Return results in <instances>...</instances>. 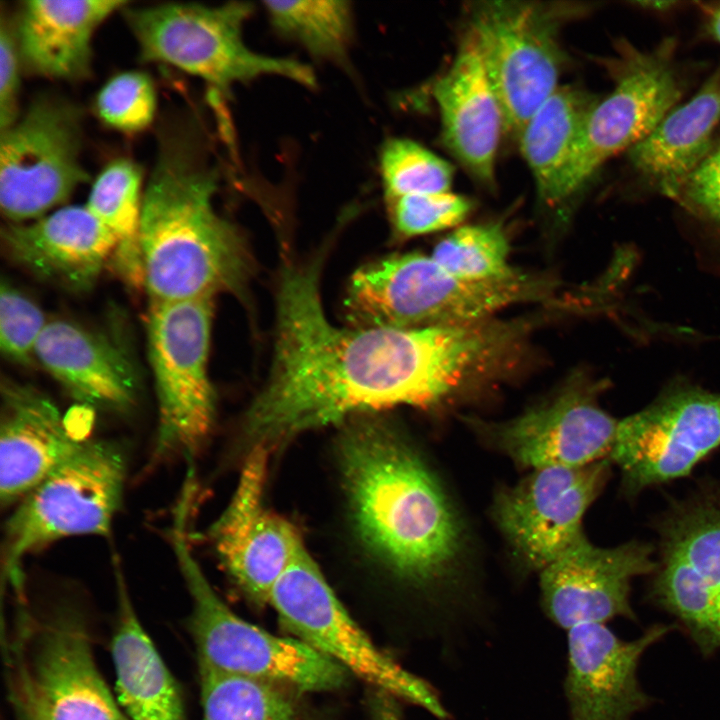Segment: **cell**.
Wrapping results in <instances>:
<instances>
[{"label": "cell", "instance_id": "6da1fadb", "mask_svg": "<svg viewBox=\"0 0 720 720\" xmlns=\"http://www.w3.org/2000/svg\"><path fill=\"white\" fill-rule=\"evenodd\" d=\"M318 267L282 272L271 375L244 420L251 447L270 450L371 411L439 408L451 383L454 356L438 328L333 325L321 303Z\"/></svg>", "mask_w": 720, "mask_h": 720}, {"label": "cell", "instance_id": "7a4b0ae2", "mask_svg": "<svg viewBox=\"0 0 720 720\" xmlns=\"http://www.w3.org/2000/svg\"><path fill=\"white\" fill-rule=\"evenodd\" d=\"M339 459L367 547L416 588L448 584L464 550V526L423 458L388 425L361 418L344 431Z\"/></svg>", "mask_w": 720, "mask_h": 720}, {"label": "cell", "instance_id": "3957f363", "mask_svg": "<svg viewBox=\"0 0 720 720\" xmlns=\"http://www.w3.org/2000/svg\"><path fill=\"white\" fill-rule=\"evenodd\" d=\"M217 187L218 174L194 127L164 128L141 208L144 288L151 303L243 290L250 258L238 230L214 208Z\"/></svg>", "mask_w": 720, "mask_h": 720}, {"label": "cell", "instance_id": "277c9868", "mask_svg": "<svg viewBox=\"0 0 720 720\" xmlns=\"http://www.w3.org/2000/svg\"><path fill=\"white\" fill-rule=\"evenodd\" d=\"M561 281L517 269L493 280H468L442 268L431 255H393L354 273L345 300L356 328L410 329L476 322L523 303H559Z\"/></svg>", "mask_w": 720, "mask_h": 720}, {"label": "cell", "instance_id": "5b68a950", "mask_svg": "<svg viewBox=\"0 0 720 720\" xmlns=\"http://www.w3.org/2000/svg\"><path fill=\"white\" fill-rule=\"evenodd\" d=\"M191 508L187 502L176 504L169 540L192 601L189 626L199 664L291 690L340 688L347 674L342 666L293 636H277L245 621L217 595L189 544Z\"/></svg>", "mask_w": 720, "mask_h": 720}, {"label": "cell", "instance_id": "8992f818", "mask_svg": "<svg viewBox=\"0 0 720 720\" xmlns=\"http://www.w3.org/2000/svg\"><path fill=\"white\" fill-rule=\"evenodd\" d=\"M127 476V454L112 440H83L33 488L5 526L2 568L23 596V560L62 538L108 536L119 511Z\"/></svg>", "mask_w": 720, "mask_h": 720}, {"label": "cell", "instance_id": "52a82bcc", "mask_svg": "<svg viewBox=\"0 0 720 720\" xmlns=\"http://www.w3.org/2000/svg\"><path fill=\"white\" fill-rule=\"evenodd\" d=\"M128 5L122 10L144 61L177 67L221 92L264 75L284 77L306 87L316 84L308 65L259 54L245 45L243 25L253 11L248 2Z\"/></svg>", "mask_w": 720, "mask_h": 720}, {"label": "cell", "instance_id": "ba28073f", "mask_svg": "<svg viewBox=\"0 0 720 720\" xmlns=\"http://www.w3.org/2000/svg\"><path fill=\"white\" fill-rule=\"evenodd\" d=\"M592 4L480 1L469 8L466 34L475 43L499 100L504 131L519 136L557 89L564 63L560 29Z\"/></svg>", "mask_w": 720, "mask_h": 720}, {"label": "cell", "instance_id": "9c48e42d", "mask_svg": "<svg viewBox=\"0 0 720 720\" xmlns=\"http://www.w3.org/2000/svg\"><path fill=\"white\" fill-rule=\"evenodd\" d=\"M268 603L293 637L347 672L439 720H449L438 692L380 650L352 619L304 544L274 584Z\"/></svg>", "mask_w": 720, "mask_h": 720}, {"label": "cell", "instance_id": "30bf717a", "mask_svg": "<svg viewBox=\"0 0 720 720\" xmlns=\"http://www.w3.org/2000/svg\"><path fill=\"white\" fill-rule=\"evenodd\" d=\"M213 298L150 303L148 353L158 408L154 457L192 461L215 422L208 373Z\"/></svg>", "mask_w": 720, "mask_h": 720}, {"label": "cell", "instance_id": "8fae6325", "mask_svg": "<svg viewBox=\"0 0 720 720\" xmlns=\"http://www.w3.org/2000/svg\"><path fill=\"white\" fill-rule=\"evenodd\" d=\"M614 51L604 62L614 86L585 122L568 173L570 199L602 164L644 139L678 105L689 86L673 37L650 49L621 38Z\"/></svg>", "mask_w": 720, "mask_h": 720}, {"label": "cell", "instance_id": "7c38bea8", "mask_svg": "<svg viewBox=\"0 0 720 720\" xmlns=\"http://www.w3.org/2000/svg\"><path fill=\"white\" fill-rule=\"evenodd\" d=\"M608 386L605 379L575 370L517 416L467 421L490 446L522 468L585 466L609 459L615 443L619 420L599 402Z\"/></svg>", "mask_w": 720, "mask_h": 720}, {"label": "cell", "instance_id": "4fadbf2b", "mask_svg": "<svg viewBox=\"0 0 720 720\" xmlns=\"http://www.w3.org/2000/svg\"><path fill=\"white\" fill-rule=\"evenodd\" d=\"M81 123L76 105L40 96L0 131V206L9 223L45 216L89 180L80 162Z\"/></svg>", "mask_w": 720, "mask_h": 720}, {"label": "cell", "instance_id": "5bb4252c", "mask_svg": "<svg viewBox=\"0 0 720 720\" xmlns=\"http://www.w3.org/2000/svg\"><path fill=\"white\" fill-rule=\"evenodd\" d=\"M718 446L720 393L678 378L648 406L619 420L609 460L634 496L688 475Z\"/></svg>", "mask_w": 720, "mask_h": 720}, {"label": "cell", "instance_id": "9a60e30c", "mask_svg": "<svg viewBox=\"0 0 720 720\" xmlns=\"http://www.w3.org/2000/svg\"><path fill=\"white\" fill-rule=\"evenodd\" d=\"M652 598L704 655L720 649V487L673 504L659 525Z\"/></svg>", "mask_w": 720, "mask_h": 720}, {"label": "cell", "instance_id": "2e32d148", "mask_svg": "<svg viewBox=\"0 0 720 720\" xmlns=\"http://www.w3.org/2000/svg\"><path fill=\"white\" fill-rule=\"evenodd\" d=\"M27 630L15 654L17 720H128L97 668L78 616L62 611Z\"/></svg>", "mask_w": 720, "mask_h": 720}, {"label": "cell", "instance_id": "e0dca14e", "mask_svg": "<svg viewBox=\"0 0 720 720\" xmlns=\"http://www.w3.org/2000/svg\"><path fill=\"white\" fill-rule=\"evenodd\" d=\"M610 460L531 472L495 496L491 514L514 555L540 572L584 536L583 517L604 488Z\"/></svg>", "mask_w": 720, "mask_h": 720}, {"label": "cell", "instance_id": "ac0fdd59", "mask_svg": "<svg viewBox=\"0 0 720 720\" xmlns=\"http://www.w3.org/2000/svg\"><path fill=\"white\" fill-rule=\"evenodd\" d=\"M269 449L254 446L231 500L208 535L228 575L252 601L269 602L271 590L303 541L295 527L264 505Z\"/></svg>", "mask_w": 720, "mask_h": 720}, {"label": "cell", "instance_id": "d6986e66", "mask_svg": "<svg viewBox=\"0 0 720 720\" xmlns=\"http://www.w3.org/2000/svg\"><path fill=\"white\" fill-rule=\"evenodd\" d=\"M654 560L647 543L599 547L584 535L539 572L543 609L566 631L617 617L633 620L632 581L655 572Z\"/></svg>", "mask_w": 720, "mask_h": 720}, {"label": "cell", "instance_id": "ffe728a7", "mask_svg": "<svg viewBox=\"0 0 720 720\" xmlns=\"http://www.w3.org/2000/svg\"><path fill=\"white\" fill-rule=\"evenodd\" d=\"M671 626L656 624L632 640L616 635L605 623L567 631L564 693L569 720H632L651 705L637 670L648 648Z\"/></svg>", "mask_w": 720, "mask_h": 720}, {"label": "cell", "instance_id": "44dd1931", "mask_svg": "<svg viewBox=\"0 0 720 720\" xmlns=\"http://www.w3.org/2000/svg\"><path fill=\"white\" fill-rule=\"evenodd\" d=\"M36 361L76 401L115 413L134 408L140 376L126 345L114 336L68 319L48 320Z\"/></svg>", "mask_w": 720, "mask_h": 720}, {"label": "cell", "instance_id": "7402d4cb", "mask_svg": "<svg viewBox=\"0 0 720 720\" xmlns=\"http://www.w3.org/2000/svg\"><path fill=\"white\" fill-rule=\"evenodd\" d=\"M3 248L15 264L75 293L96 284L116 240L85 206H67L30 223L2 227Z\"/></svg>", "mask_w": 720, "mask_h": 720}, {"label": "cell", "instance_id": "603a6c76", "mask_svg": "<svg viewBox=\"0 0 720 720\" xmlns=\"http://www.w3.org/2000/svg\"><path fill=\"white\" fill-rule=\"evenodd\" d=\"M0 500L24 498L83 440L74 438L52 399L31 384L2 377Z\"/></svg>", "mask_w": 720, "mask_h": 720}, {"label": "cell", "instance_id": "cb8c5ba5", "mask_svg": "<svg viewBox=\"0 0 720 720\" xmlns=\"http://www.w3.org/2000/svg\"><path fill=\"white\" fill-rule=\"evenodd\" d=\"M433 96L444 145L473 178L492 186L504 131L502 110L480 53L466 33L450 67L436 80Z\"/></svg>", "mask_w": 720, "mask_h": 720}, {"label": "cell", "instance_id": "d4e9b609", "mask_svg": "<svg viewBox=\"0 0 720 720\" xmlns=\"http://www.w3.org/2000/svg\"><path fill=\"white\" fill-rule=\"evenodd\" d=\"M720 124V65L686 102L671 109L627 151L632 182L669 199L700 166Z\"/></svg>", "mask_w": 720, "mask_h": 720}, {"label": "cell", "instance_id": "484cf974", "mask_svg": "<svg viewBox=\"0 0 720 720\" xmlns=\"http://www.w3.org/2000/svg\"><path fill=\"white\" fill-rule=\"evenodd\" d=\"M129 3L122 0H30L14 31L21 63L31 73L79 80L90 73L97 27Z\"/></svg>", "mask_w": 720, "mask_h": 720}, {"label": "cell", "instance_id": "4316f807", "mask_svg": "<svg viewBox=\"0 0 720 720\" xmlns=\"http://www.w3.org/2000/svg\"><path fill=\"white\" fill-rule=\"evenodd\" d=\"M598 101L582 88L558 86L519 134L538 198L552 218L551 244L569 217L568 173L585 122Z\"/></svg>", "mask_w": 720, "mask_h": 720}, {"label": "cell", "instance_id": "83f0119b", "mask_svg": "<svg viewBox=\"0 0 720 720\" xmlns=\"http://www.w3.org/2000/svg\"><path fill=\"white\" fill-rule=\"evenodd\" d=\"M115 578L118 609L111 652L120 705L130 720H187L180 688L142 627L118 566Z\"/></svg>", "mask_w": 720, "mask_h": 720}, {"label": "cell", "instance_id": "f1b7e54d", "mask_svg": "<svg viewBox=\"0 0 720 720\" xmlns=\"http://www.w3.org/2000/svg\"><path fill=\"white\" fill-rule=\"evenodd\" d=\"M141 169L131 160L118 159L98 175L86 207L112 233L116 248L112 263L131 288H144L140 246Z\"/></svg>", "mask_w": 720, "mask_h": 720}, {"label": "cell", "instance_id": "f546056e", "mask_svg": "<svg viewBox=\"0 0 720 720\" xmlns=\"http://www.w3.org/2000/svg\"><path fill=\"white\" fill-rule=\"evenodd\" d=\"M202 720H309L291 689L199 664Z\"/></svg>", "mask_w": 720, "mask_h": 720}, {"label": "cell", "instance_id": "4dcf8cb0", "mask_svg": "<svg viewBox=\"0 0 720 720\" xmlns=\"http://www.w3.org/2000/svg\"><path fill=\"white\" fill-rule=\"evenodd\" d=\"M273 27L296 40L313 56L343 61L352 37L347 1H265Z\"/></svg>", "mask_w": 720, "mask_h": 720}, {"label": "cell", "instance_id": "1f68e13d", "mask_svg": "<svg viewBox=\"0 0 720 720\" xmlns=\"http://www.w3.org/2000/svg\"><path fill=\"white\" fill-rule=\"evenodd\" d=\"M510 249L503 224L494 221L457 227L434 246L431 257L459 278L493 280L517 270L510 265Z\"/></svg>", "mask_w": 720, "mask_h": 720}, {"label": "cell", "instance_id": "d6a6232c", "mask_svg": "<svg viewBox=\"0 0 720 720\" xmlns=\"http://www.w3.org/2000/svg\"><path fill=\"white\" fill-rule=\"evenodd\" d=\"M380 172L386 198L450 191L452 165L419 143L391 138L380 153Z\"/></svg>", "mask_w": 720, "mask_h": 720}, {"label": "cell", "instance_id": "836d02e7", "mask_svg": "<svg viewBox=\"0 0 720 720\" xmlns=\"http://www.w3.org/2000/svg\"><path fill=\"white\" fill-rule=\"evenodd\" d=\"M394 232L402 238L425 235L460 225L472 201L451 191L386 198Z\"/></svg>", "mask_w": 720, "mask_h": 720}, {"label": "cell", "instance_id": "e575fe53", "mask_svg": "<svg viewBox=\"0 0 720 720\" xmlns=\"http://www.w3.org/2000/svg\"><path fill=\"white\" fill-rule=\"evenodd\" d=\"M156 108L155 90L148 75L138 71L120 73L99 91L96 109L109 126L125 132L146 128Z\"/></svg>", "mask_w": 720, "mask_h": 720}, {"label": "cell", "instance_id": "d590c367", "mask_svg": "<svg viewBox=\"0 0 720 720\" xmlns=\"http://www.w3.org/2000/svg\"><path fill=\"white\" fill-rule=\"evenodd\" d=\"M48 319L28 296L2 279L0 286V349L9 361L31 366Z\"/></svg>", "mask_w": 720, "mask_h": 720}, {"label": "cell", "instance_id": "8d00e7d4", "mask_svg": "<svg viewBox=\"0 0 720 720\" xmlns=\"http://www.w3.org/2000/svg\"><path fill=\"white\" fill-rule=\"evenodd\" d=\"M672 200L694 217L720 228V137Z\"/></svg>", "mask_w": 720, "mask_h": 720}, {"label": "cell", "instance_id": "74e56055", "mask_svg": "<svg viewBox=\"0 0 720 720\" xmlns=\"http://www.w3.org/2000/svg\"><path fill=\"white\" fill-rule=\"evenodd\" d=\"M20 61L14 31L2 15L0 24V131L10 127L18 118Z\"/></svg>", "mask_w": 720, "mask_h": 720}, {"label": "cell", "instance_id": "f35d334b", "mask_svg": "<svg viewBox=\"0 0 720 720\" xmlns=\"http://www.w3.org/2000/svg\"><path fill=\"white\" fill-rule=\"evenodd\" d=\"M400 702L395 697L375 689L369 702L372 720H403Z\"/></svg>", "mask_w": 720, "mask_h": 720}, {"label": "cell", "instance_id": "ab89813d", "mask_svg": "<svg viewBox=\"0 0 720 720\" xmlns=\"http://www.w3.org/2000/svg\"><path fill=\"white\" fill-rule=\"evenodd\" d=\"M701 16L704 35L720 45V1L693 3Z\"/></svg>", "mask_w": 720, "mask_h": 720}, {"label": "cell", "instance_id": "60d3db41", "mask_svg": "<svg viewBox=\"0 0 720 720\" xmlns=\"http://www.w3.org/2000/svg\"><path fill=\"white\" fill-rule=\"evenodd\" d=\"M630 6H632L635 9L651 12V13H658V14H665L669 13L675 10L680 9L683 5L687 4L685 2L680 1H658V0H648V1H630L628 2Z\"/></svg>", "mask_w": 720, "mask_h": 720}]
</instances>
